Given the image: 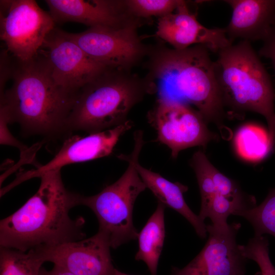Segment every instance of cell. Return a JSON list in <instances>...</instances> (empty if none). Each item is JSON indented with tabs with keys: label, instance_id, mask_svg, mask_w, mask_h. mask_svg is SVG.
I'll return each mask as SVG.
<instances>
[{
	"label": "cell",
	"instance_id": "1",
	"mask_svg": "<svg viewBox=\"0 0 275 275\" xmlns=\"http://www.w3.org/2000/svg\"><path fill=\"white\" fill-rule=\"evenodd\" d=\"M37 192L18 210L0 222L1 247L22 252L82 240L85 220L72 219L70 210L80 195L65 187L61 170L42 175Z\"/></svg>",
	"mask_w": 275,
	"mask_h": 275
},
{
	"label": "cell",
	"instance_id": "2",
	"mask_svg": "<svg viewBox=\"0 0 275 275\" xmlns=\"http://www.w3.org/2000/svg\"><path fill=\"white\" fill-rule=\"evenodd\" d=\"M13 57V56H12ZM10 88L1 93V106L10 123L27 134L56 139L70 133L68 120L77 93L59 85L39 51L21 61L13 57Z\"/></svg>",
	"mask_w": 275,
	"mask_h": 275
},
{
	"label": "cell",
	"instance_id": "3",
	"mask_svg": "<svg viewBox=\"0 0 275 275\" xmlns=\"http://www.w3.org/2000/svg\"><path fill=\"white\" fill-rule=\"evenodd\" d=\"M209 49L196 45L183 49L159 47L150 53L145 79L150 94L195 106L205 121L223 125L225 107L215 62Z\"/></svg>",
	"mask_w": 275,
	"mask_h": 275
},
{
	"label": "cell",
	"instance_id": "4",
	"mask_svg": "<svg viewBox=\"0 0 275 275\" xmlns=\"http://www.w3.org/2000/svg\"><path fill=\"white\" fill-rule=\"evenodd\" d=\"M215 72L225 107L258 113L266 120L275 149L274 92L270 76L251 45L240 40L219 51Z\"/></svg>",
	"mask_w": 275,
	"mask_h": 275
},
{
	"label": "cell",
	"instance_id": "5",
	"mask_svg": "<svg viewBox=\"0 0 275 275\" xmlns=\"http://www.w3.org/2000/svg\"><path fill=\"white\" fill-rule=\"evenodd\" d=\"M146 94L150 93L145 79L127 71L108 69L78 92L69 130L90 134L120 125Z\"/></svg>",
	"mask_w": 275,
	"mask_h": 275
},
{
	"label": "cell",
	"instance_id": "6",
	"mask_svg": "<svg viewBox=\"0 0 275 275\" xmlns=\"http://www.w3.org/2000/svg\"><path fill=\"white\" fill-rule=\"evenodd\" d=\"M133 137L131 153L118 156L128 163L123 175L98 194L91 196L80 195L79 197V205L86 206L93 211L99 223L98 232L113 249L137 239L139 235L133 223V206L139 195L147 187L136 169L135 162L145 142L141 130L135 131Z\"/></svg>",
	"mask_w": 275,
	"mask_h": 275
},
{
	"label": "cell",
	"instance_id": "7",
	"mask_svg": "<svg viewBox=\"0 0 275 275\" xmlns=\"http://www.w3.org/2000/svg\"><path fill=\"white\" fill-rule=\"evenodd\" d=\"M55 24L49 12L35 1H1V39L6 50L18 60L36 56Z\"/></svg>",
	"mask_w": 275,
	"mask_h": 275
},
{
	"label": "cell",
	"instance_id": "8",
	"mask_svg": "<svg viewBox=\"0 0 275 275\" xmlns=\"http://www.w3.org/2000/svg\"><path fill=\"white\" fill-rule=\"evenodd\" d=\"M147 117L156 131V141L171 150L173 159L188 148L201 146L205 149L218 138L209 130L197 109L182 103L157 98Z\"/></svg>",
	"mask_w": 275,
	"mask_h": 275
},
{
	"label": "cell",
	"instance_id": "9",
	"mask_svg": "<svg viewBox=\"0 0 275 275\" xmlns=\"http://www.w3.org/2000/svg\"><path fill=\"white\" fill-rule=\"evenodd\" d=\"M138 21L121 28L93 27L66 34L95 61L129 71L149 51L138 35Z\"/></svg>",
	"mask_w": 275,
	"mask_h": 275
},
{
	"label": "cell",
	"instance_id": "10",
	"mask_svg": "<svg viewBox=\"0 0 275 275\" xmlns=\"http://www.w3.org/2000/svg\"><path fill=\"white\" fill-rule=\"evenodd\" d=\"M39 51L46 59L56 82L77 93L86 85L110 69L92 59L65 32L55 27Z\"/></svg>",
	"mask_w": 275,
	"mask_h": 275
},
{
	"label": "cell",
	"instance_id": "11",
	"mask_svg": "<svg viewBox=\"0 0 275 275\" xmlns=\"http://www.w3.org/2000/svg\"><path fill=\"white\" fill-rule=\"evenodd\" d=\"M239 223L225 231L207 225L208 239L200 253L182 268L173 267L171 275H245L248 259L237 241Z\"/></svg>",
	"mask_w": 275,
	"mask_h": 275
},
{
	"label": "cell",
	"instance_id": "12",
	"mask_svg": "<svg viewBox=\"0 0 275 275\" xmlns=\"http://www.w3.org/2000/svg\"><path fill=\"white\" fill-rule=\"evenodd\" d=\"M133 126V122L128 120L115 127L90 133L86 136L69 137L49 161L34 170L19 173L6 188L8 190L21 182L33 178H40L50 171L61 170L62 167L70 164L107 156L113 152L120 137Z\"/></svg>",
	"mask_w": 275,
	"mask_h": 275
},
{
	"label": "cell",
	"instance_id": "13",
	"mask_svg": "<svg viewBox=\"0 0 275 275\" xmlns=\"http://www.w3.org/2000/svg\"><path fill=\"white\" fill-rule=\"evenodd\" d=\"M110 246L99 232L76 241L39 250L50 262L75 275H113Z\"/></svg>",
	"mask_w": 275,
	"mask_h": 275
},
{
	"label": "cell",
	"instance_id": "14",
	"mask_svg": "<svg viewBox=\"0 0 275 275\" xmlns=\"http://www.w3.org/2000/svg\"><path fill=\"white\" fill-rule=\"evenodd\" d=\"M155 35L176 49L202 45L218 52L232 44L225 28L211 29L201 24L184 1H181L174 12L159 18Z\"/></svg>",
	"mask_w": 275,
	"mask_h": 275
},
{
	"label": "cell",
	"instance_id": "15",
	"mask_svg": "<svg viewBox=\"0 0 275 275\" xmlns=\"http://www.w3.org/2000/svg\"><path fill=\"white\" fill-rule=\"evenodd\" d=\"M56 23L74 22L90 28H118L137 21L127 12L123 1L45 0Z\"/></svg>",
	"mask_w": 275,
	"mask_h": 275
},
{
	"label": "cell",
	"instance_id": "16",
	"mask_svg": "<svg viewBox=\"0 0 275 275\" xmlns=\"http://www.w3.org/2000/svg\"><path fill=\"white\" fill-rule=\"evenodd\" d=\"M232 9L225 28L231 43L237 39L263 40L275 22V0H228Z\"/></svg>",
	"mask_w": 275,
	"mask_h": 275
},
{
	"label": "cell",
	"instance_id": "17",
	"mask_svg": "<svg viewBox=\"0 0 275 275\" xmlns=\"http://www.w3.org/2000/svg\"><path fill=\"white\" fill-rule=\"evenodd\" d=\"M135 166L147 188L151 191L158 202L180 214L191 225L199 237L205 238L207 225L191 210L184 200L183 195L188 187L178 182H171L159 173L143 167L139 159L135 161Z\"/></svg>",
	"mask_w": 275,
	"mask_h": 275
},
{
	"label": "cell",
	"instance_id": "18",
	"mask_svg": "<svg viewBox=\"0 0 275 275\" xmlns=\"http://www.w3.org/2000/svg\"><path fill=\"white\" fill-rule=\"evenodd\" d=\"M165 205L158 202L156 210L139 233L137 261H143L151 275H157L158 261L165 238L164 211Z\"/></svg>",
	"mask_w": 275,
	"mask_h": 275
},
{
	"label": "cell",
	"instance_id": "19",
	"mask_svg": "<svg viewBox=\"0 0 275 275\" xmlns=\"http://www.w3.org/2000/svg\"><path fill=\"white\" fill-rule=\"evenodd\" d=\"M233 144L241 158L252 162L262 160L272 150L268 133L253 124L242 125L236 131Z\"/></svg>",
	"mask_w": 275,
	"mask_h": 275
},
{
	"label": "cell",
	"instance_id": "20",
	"mask_svg": "<svg viewBox=\"0 0 275 275\" xmlns=\"http://www.w3.org/2000/svg\"><path fill=\"white\" fill-rule=\"evenodd\" d=\"M45 261L39 250L27 252L1 247L0 275H39Z\"/></svg>",
	"mask_w": 275,
	"mask_h": 275
},
{
	"label": "cell",
	"instance_id": "21",
	"mask_svg": "<svg viewBox=\"0 0 275 275\" xmlns=\"http://www.w3.org/2000/svg\"><path fill=\"white\" fill-rule=\"evenodd\" d=\"M234 215L245 218L252 225L254 236L269 234L275 237V188L269 190L259 205Z\"/></svg>",
	"mask_w": 275,
	"mask_h": 275
},
{
	"label": "cell",
	"instance_id": "22",
	"mask_svg": "<svg viewBox=\"0 0 275 275\" xmlns=\"http://www.w3.org/2000/svg\"><path fill=\"white\" fill-rule=\"evenodd\" d=\"M197 180L201 199V208L198 214L204 222L205 215L212 198L216 194L211 174L212 164L204 152L199 150L193 155L189 161Z\"/></svg>",
	"mask_w": 275,
	"mask_h": 275
},
{
	"label": "cell",
	"instance_id": "23",
	"mask_svg": "<svg viewBox=\"0 0 275 275\" xmlns=\"http://www.w3.org/2000/svg\"><path fill=\"white\" fill-rule=\"evenodd\" d=\"M181 0H127L124 7L131 16L136 18L152 16L163 17L174 12Z\"/></svg>",
	"mask_w": 275,
	"mask_h": 275
},
{
	"label": "cell",
	"instance_id": "24",
	"mask_svg": "<svg viewBox=\"0 0 275 275\" xmlns=\"http://www.w3.org/2000/svg\"><path fill=\"white\" fill-rule=\"evenodd\" d=\"M269 245L268 239L264 236H254L246 244L239 245L243 256L258 264L260 275H275V267L269 256Z\"/></svg>",
	"mask_w": 275,
	"mask_h": 275
},
{
	"label": "cell",
	"instance_id": "25",
	"mask_svg": "<svg viewBox=\"0 0 275 275\" xmlns=\"http://www.w3.org/2000/svg\"><path fill=\"white\" fill-rule=\"evenodd\" d=\"M9 123H10L9 120L6 114L3 110L0 109L1 144L12 146L18 148L21 154V157L22 158L20 162H21L22 164V162L24 161L26 163H31L26 157L29 154H35L36 151L28 152L29 149L17 140L10 132L7 126Z\"/></svg>",
	"mask_w": 275,
	"mask_h": 275
},
{
	"label": "cell",
	"instance_id": "26",
	"mask_svg": "<svg viewBox=\"0 0 275 275\" xmlns=\"http://www.w3.org/2000/svg\"><path fill=\"white\" fill-rule=\"evenodd\" d=\"M262 41L259 53L260 56L270 60L275 73V22Z\"/></svg>",
	"mask_w": 275,
	"mask_h": 275
},
{
	"label": "cell",
	"instance_id": "27",
	"mask_svg": "<svg viewBox=\"0 0 275 275\" xmlns=\"http://www.w3.org/2000/svg\"><path fill=\"white\" fill-rule=\"evenodd\" d=\"M39 275H75L73 273L54 265L53 268L47 270L45 268L42 267Z\"/></svg>",
	"mask_w": 275,
	"mask_h": 275
},
{
	"label": "cell",
	"instance_id": "28",
	"mask_svg": "<svg viewBox=\"0 0 275 275\" xmlns=\"http://www.w3.org/2000/svg\"><path fill=\"white\" fill-rule=\"evenodd\" d=\"M113 275H129V274L125 273L122 271L118 270L116 268H115Z\"/></svg>",
	"mask_w": 275,
	"mask_h": 275
},
{
	"label": "cell",
	"instance_id": "29",
	"mask_svg": "<svg viewBox=\"0 0 275 275\" xmlns=\"http://www.w3.org/2000/svg\"><path fill=\"white\" fill-rule=\"evenodd\" d=\"M255 275H260L259 272H257Z\"/></svg>",
	"mask_w": 275,
	"mask_h": 275
},
{
	"label": "cell",
	"instance_id": "30",
	"mask_svg": "<svg viewBox=\"0 0 275 275\" xmlns=\"http://www.w3.org/2000/svg\"><path fill=\"white\" fill-rule=\"evenodd\" d=\"M274 152H275V151H274Z\"/></svg>",
	"mask_w": 275,
	"mask_h": 275
}]
</instances>
